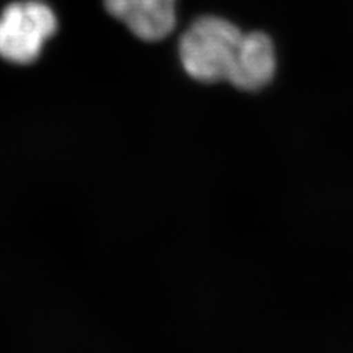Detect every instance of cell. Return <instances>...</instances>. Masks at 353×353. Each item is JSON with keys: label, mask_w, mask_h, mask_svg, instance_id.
Wrapping results in <instances>:
<instances>
[{"label": "cell", "mask_w": 353, "mask_h": 353, "mask_svg": "<svg viewBox=\"0 0 353 353\" xmlns=\"http://www.w3.org/2000/svg\"><path fill=\"white\" fill-rule=\"evenodd\" d=\"M245 34L223 17L196 18L179 40V58L184 72L197 83H230L241 58Z\"/></svg>", "instance_id": "6da1fadb"}, {"label": "cell", "mask_w": 353, "mask_h": 353, "mask_svg": "<svg viewBox=\"0 0 353 353\" xmlns=\"http://www.w3.org/2000/svg\"><path fill=\"white\" fill-rule=\"evenodd\" d=\"M57 30L58 19L46 3L28 0L9 5L0 17V57L19 65L34 62Z\"/></svg>", "instance_id": "7a4b0ae2"}, {"label": "cell", "mask_w": 353, "mask_h": 353, "mask_svg": "<svg viewBox=\"0 0 353 353\" xmlns=\"http://www.w3.org/2000/svg\"><path fill=\"white\" fill-rule=\"evenodd\" d=\"M103 5L132 36L148 43L165 40L176 26V0H103Z\"/></svg>", "instance_id": "3957f363"}, {"label": "cell", "mask_w": 353, "mask_h": 353, "mask_svg": "<svg viewBox=\"0 0 353 353\" xmlns=\"http://www.w3.org/2000/svg\"><path fill=\"white\" fill-rule=\"evenodd\" d=\"M277 72V52L272 39L263 31L245 34L241 58L230 84L241 92H259L271 84Z\"/></svg>", "instance_id": "277c9868"}]
</instances>
